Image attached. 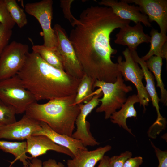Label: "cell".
<instances>
[{"label": "cell", "mask_w": 167, "mask_h": 167, "mask_svg": "<svg viewBox=\"0 0 167 167\" xmlns=\"http://www.w3.org/2000/svg\"><path fill=\"white\" fill-rule=\"evenodd\" d=\"M130 22L109 7L92 6L82 11L72 26L69 39L84 74L95 82L114 83L121 75L118 63L111 60L117 51L110 45V35Z\"/></svg>", "instance_id": "1"}, {"label": "cell", "mask_w": 167, "mask_h": 167, "mask_svg": "<svg viewBox=\"0 0 167 167\" xmlns=\"http://www.w3.org/2000/svg\"><path fill=\"white\" fill-rule=\"evenodd\" d=\"M17 75L36 101L76 95L81 80L49 65L33 51L28 53Z\"/></svg>", "instance_id": "2"}, {"label": "cell", "mask_w": 167, "mask_h": 167, "mask_svg": "<svg viewBox=\"0 0 167 167\" xmlns=\"http://www.w3.org/2000/svg\"><path fill=\"white\" fill-rule=\"evenodd\" d=\"M76 95L50 100L43 104L36 102L28 106L25 114L45 123L58 133L71 137L80 111L79 105L75 104Z\"/></svg>", "instance_id": "3"}, {"label": "cell", "mask_w": 167, "mask_h": 167, "mask_svg": "<svg viewBox=\"0 0 167 167\" xmlns=\"http://www.w3.org/2000/svg\"><path fill=\"white\" fill-rule=\"evenodd\" d=\"M121 75H119L114 83L97 80L94 83L93 89L98 88L101 89L103 97L99 101L101 104L96 110L97 113H105V118H109L111 115L119 109L126 102L127 94L132 91L130 85L124 83Z\"/></svg>", "instance_id": "4"}, {"label": "cell", "mask_w": 167, "mask_h": 167, "mask_svg": "<svg viewBox=\"0 0 167 167\" xmlns=\"http://www.w3.org/2000/svg\"><path fill=\"white\" fill-rule=\"evenodd\" d=\"M0 99L13 107L16 114L25 113L30 105L37 101L17 75L0 81Z\"/></svg>", "instance_id": "5"}, {"label": "cell", "mask_w": 167, "mask_h": 167, "mask_svg": "<svg viewBox=\"0 0 167 167\" xmlns=\"http://www.w3.org/2000/svg\"><path fill=\"white\" fill-rule=\"evenodd\" d=\"M53 1L42 0L38 2L26 3L25 11L34 17L39 23L42 30L41 35L43 37L45 46L55 50L57 38L54 30L51 27L53 19Z\"/></svg>", "instance_id": "6"}, {"label": "cell", "mask_w": 167, "mask_h": 167, "mask_svg": "<svg viewBox=\"0 0 167 167\" xmlns=\"http://www.w3.org/2000/svg\"><path fill=\"white\" fill-rule=\"evenodd\" d=\"M53 29L57 41L54 51L62 64L64 71L71 76L81 79L84 73L65 30L58 24H55Z\"/></svg>", "instance_id": "7"}, {"label": "cell", "mask_w": 167, "mask_h": 167, "mask_svg": "<svg viewBox=\"0 0 167 167\" xmlns=\"http://www.w3.org/2000/svg\"><path fill=\"white\" fill-rule=\"evenodd\" d=\"M122 54L125 61H122V57L121 56H118L117 59L119 71L124 81H130L135 86L140 105L143 106V112H145L146 110V106L148 105L149 102L151 100L142 82V80L144 78V73L138 64L134 60L131 51L128 48L123 51Z\"/></svg>", "instance_id": "8"}, {"label": "cell", "mask_w": 167, "mask_h": 167, "mask_svg": "<svg viewBox=\"0 0 167 167\" xmlns=\"http://www.w3.org/2000/svg\"><path fill=\"white\" fill-rule=\"evenodd\" d=\"M29 50L26 44L16 41L9 43L0 56V81L17 75L24 66Z\"/></svg>", "instance_id": "9"}, {"label": "cell", "mask_w": 167, "mask_h": 167, "mask_svg": "<svg viewBox=\"0 0 167 167\" xmlns=\"http://www.w3.org/2000/svg\"><path fill=\"white\" fill-rule=\"evenodd\" d=\"M102 96L103 93L101 89L98 88L90 101L84 104L79 105L80 111L75 120L76 130L73 133L71 137L80 140L86 147H93L100 144L91 133L89 124L86 119L88 115L99 104L100 102L99 99Z\"/></svg>", "instance_id": "10"}, {"label": "cell", "mask_w": 167, "mask_h": 167, "mask_svg": "<svg viewBox=\"0 0 167 167\" xmlns=\"http://www.w3.org/2000/svg\"><path fill=\"white\" fill-rule=\"evenodd\" d=\"M41 129L40 122L25 114L14 123L0 126V139L26 140Z\"/></svg>", "instance_id": "11"}, {"label": "cell", "mask_w": 167, "mask_h": 167, "mask_svg": "<svg viewBox=\"0 0 167 167\" xmlns=\"http://www.w3.org/2000/svg\"><path fill=\"white\" fill-rule=\"evenodd\" d=\"M127 3L138 5L140 12L146 15L149 21L156 22L161 32L166 34L167 31V0H124Z\"/></svg>", "instance_id": "12"}, {"label": "cell", "mask_w": 167, "mask_h": 167, "mask_svg": "<svg viewBox=\"0 0 167 167\" xmlns=\"http://www.w3.org/2000/svg\"><path fill=\"white\" fill-rule=\"evenodd\" d=\"M100 5L109 7L113 13L120 18L132 21L135 23H143L145 26L151 27V24L148 16L140 12L139 6L130 5L124 0H102L99 2Z\"/></svg>", "instance_id": "13"}, {"label": "cell", "mask_w": 167, "mask_h": 167, "mask_svg": "<svg viewBox=\"0 0 167 167\" xmlns=\"http://www.w3.org/2000/svg\"><path fill=\"white\" fill-rule=\"evenodd\" d=\"M114 42L117 44L127 46L131 51L136 50L138 46L143 43H150V37L144 33L141 23L134 26L129 24L120 28L115 36Z\"/></svg>", "instance_id": "14"}, {"label": "cell", "mask_w": 167, "mask_h": 167, "mask_svg": "<svg viewBox=\"0 0 167 167\" xmlns=\"http://www.w3.org/2000/svg\"><path fill=\"white\" fill-rule=\"evenodd\" d=\"M26 142L27 153L31 156V159L45 154L49 150L65 154L72 158L74 157L73 155L68 149L56 144L45 135L31 136L26 139Z\"/></svg>", "instance_id": "15"}, {"label": "cell", "mask_w": 167, "mask_h": 167, "mask_svg": "<svg viewBox=\"0 0 167 167\" xmlns=\"http://www.w3.org/2000/svg\"><path fill=\"white\" fill-rule=\"evenodd\" d=\"M130 51L135 61L140 66L143 70L146 82L145 87L146 91L157 113V119L152 125L159 127L164 126L166 124V120L165 119L161 116L160 112L159 104L160 99L156 90L154 76L147 67L146 62L138 56L136 50Z\"/></svg>", "instance_id": "16"}, {"label": "cell", "mask_w": 167, "mask_h": 167, "mask_svg": "<svg viewBox=\"0 0 167 167\" xmlns=\"http://www.w3.org/2000/svg\"><path fill=\"white\" fill-rule=\"evenodd\" d=\"M40 125L41 130L33 135H43L47 136L56 144L68 149L74 157L81 151L88 150L80 140L56 132L44 122H40Z\"/></svg>", "instance_id": "17"}, {"label": "cell", "mask_w": 167, "mask_h": 167, "mask_svg": "<svg viewBox=\"0 0 167 167\" xmlns=\"http://www.w3.org/2000/svg\"><path fill=\"white\" fill-rule=\"evenodd\" d=\"M112 148L110 145L92 150L81 151L78 155L67 160V167H94L105 153Z\"/></svg>", "instance_id": "18"}, {"label": "cell", "mask_w": 167, "mask_h": 167, "mask_svg": "<svg viewBox=\"0 0 167 167\" xmlns=\"http://www.w3.org/2000/svg\"><path fill=\"white\" fill-rule=\"evenodd\" d=\"M139 102L137 95L135 94L130 96L120 109L113 113L109 118L113 123L118 124L134 136V135L132 134L131 130L127 125L126 121L129 118L137 117V113L134 105Z\"/></svg>", "instance_id": "19"}, {"label": "cell", "mask_w": 167, "mask_h": 167, "mask_svg": "<svg viewBox=\"0 0 167 167\" xmlns=\"http://www.w3.org/2000/svg\"><path fill=\"white\" fill-rule=\"evenodd\" d=\"M150 48L147 54L141 58L145 61L153 56L167 59V36L166 34L152 29L150 32Z\"/></svg>", "instance_id": "20"}, {"label": "cell", "mask_w": 167, "mask_h": 167, "mask_svg": "<svg viewBox=\"0 0 167 167\" xmlns=\"http://www.w3.org/2000/svg\"><path fill=\"white\" fill-rule=\"evenodd\" d=\"M0 149L13 155L15 157L14 161L19 160L22 162L23 166L27 165L29 162L28 159H31V157L26 155V141L10 142L0 140Z\"/></svg>", "instance_id": "21"}, {"label": "cell", "mask_w": 167, "mask_h": 167, "mask_svg": "<svg viewBox=\"0 0 167 167\" xmlns=\"http://www.w3.org/2000/svg\"><path fill=\"white\" fill-rule=\"evenodd\" d=\"M162 58L160 57L153 56L146 61V64L149 70L152 72L156 81V87L159 88L161 92L160 102L167 105V91L161 79V73Z\"/></svg>", "instance_id": "22"}, {"label": "cell", "mask_w": 167, "mask_h": 167, "mask_svg": "<svg viewBox=\"0 0 167 167\" xmlns=\"http://www.w3.org/2000/svg\"><path fill=\"white\" fill-rule=\"evenodd\" d=\"M94 83L92 79L84 74L77 89L75 104L79 105L83 103L85 104L92 99L97 92V90L93 91Z\"/></svg>", "instance_id": "23"}, {"label": "cell", "mask_w": 167, "mask_h": 167, "mask_svg": "<svg viewBox=\"0 0 167 167\" xmlns=\"http://www.w3.org/2000/svg\"><path fill=\"white\" fill-rule=\"evenodd\" d=\"M32 51L38 54L46 63L58 69L64 70L62 64L55 51L43 45H34Z\"/></svg>", "instance_id": "24"}, {"label": "cell", "mask_w": 167, "mask_h": 167, "mask_svg": "<svg viewBox=\"0 0 167 167\" xmlns=\"http://www.w3.org/2000/svg\"><path fill=\"white\" fill-rule=\"evenodd\" d=\"M10 14L15 24L22 28L28 23L24 11L18 4L15 0H4Z\"/></svg>", "instance_id": "25"}, {"label": "cell", "mask_w": 167, "mask_h": 167, "mask_svg": "<svg viewBox=\"0 0 167 167\" xmlns=\"http://www.w3.org/2000/svg\"><path fill=\"white\" fill-rule=\"evenodd\" d=\"M16 112L12 106L0 99V124L2 125H10L16 121Z\"/></svg>", "instance_id": "26"}, {"label": "cell", "mask_w": 167, "mask_h": 167, "mask_svg": "<svg viewBox=\"0 0 167 167\" xmlns=\"http://www.w3.org/2000/svg\"><path fill=\"white\" fill-rule=\"evenodd\" d=\"M0 23L11 29L15 24L10 14L4 0H0Z\"/></svg>", "instance_id": "27"}, {"label": "cell", "mask_w": 167, "mask_h": 167, "mask_svg": "<svg viewBox=\"0 0 167 167\" xmlns=\"http://www.w3.org/2000/svg\"><path fill=\"white\" fill-rule=\"evenodd\" d=\"M12 34V29L7 28L0 23V56L9 44Z\"/></svg>", "instance_id": "28"}, {"label": "cell", "mask_w": 167, "mask_h": 167, "mask_svg": "<svg viewBox=\"0 0 167 167\" xmlns=\"http://www.w3.org/2000/svg\"><path fill=\"white\" fill-rule=\"evenodd\" d=\"M132 156L131 152L126 151L119 155L112 156L109 158L110 167H123L126 161Z\"/></svg>", "instance_id": "29"}, {"label": "cell", "mask_w": 167, "mask_h": 167, "mask_svg": "<svg viewBox=\"0 0 167 167\" xmlns=\"http://www.w3.org/2000/svg\"><path fill=\"white\" fill-rule=\"evenodd\" d=\"M74 1L73 0H60V6L62 8L64 17L70 23L72 26L76 21L71 11V5Z\"/></svg>", "instance_id": "30"}, {"label": "cell", "mask_w": 167, "mask_h": 167, "mask_svg": "<svg viewBox=\"0 0 167 167\" xmlns=\"http://www.w3.org/2000/svg\"><path fill=\"white\" fill-rule=\"evenodd\" d=\"M158 159L159 164L157 167H167V151H162L156 147L153 143L150 141Z\"/></svg>", "instance_id": "31"}, {"label": "cell", "mask_w": 167, "mask_h": 167, "mask_svg": "<svg viewBox=\"0 0 167 167\" xmlns=\"http://www.w3.org/2000/svg\"><path fill=\"white\" fill-rule=\"evenodd\" d=\"M143 162V158L141 156L131 157L125 162L123 167H139Z\"/></svg>", "instance_id": "32"}, {"label": "cell", "mask_w": 167, "mask_h": 167, "mask_svg": "<svg viewBox=\"0 0 167 167\" xmlns=\"http://www.w3.org/2000/svg\"><path fill=\"white\" fill-rule=\"evenodd\" d=\"M42 166L43 167H65L62 163L57 162L55 160L52 159L44 161L42 163Z\"/></svg>", "instance_id": "33"}, {"label": "cell", "mask_w": 167, "mask_h": 167, "mask_svg": "<svg viewBox=\"0 0 167 167\" xmlns=\"http://www.w3.org/2000/svg\"><path fill=\"white\" fill-rule=\"evenodd\" d=\"M23 167H43L42 162L37 158H33L27 165L23 166Z\"/></svg>", "instance_id": "34"}, {"label": "cell", "mask_w": 167, "mask_h": 167, "mask_svg": "<svg viewBox=\"0 0 167 167\" xmlns=\"http://www.w3.org/2000/svg\"><path fill=\"white\" fill-rule=\"evenodd\" d=\"M109 158V156L104 155L100 160L99 164L97 167H110Z\"/></svg>", "instance_id": "35"}, {"label": "cell", "mask_w": 167, "mask_h": 167, "mask_svg": "<svg viewBox=\"0 0 167 167\" xmlns=\"http://www.w3.org/2000/svg\"><path fill=\"white\" fill-rule=\"evenodd\" d=\"M9 167H15L13 166H10Z\"/></svg>", "instance_id": "36"}, {"label": "cell", "mask_w": 167, "mask_h": 167, "mask_svg": "<svg viewBox=\"0 0 167 167\" xmlns=\"http://www.w3.org/2000/svg\"><path fill=\"white\" fill-rule=\"evenodd\" d=\"M2 126V124H0V126Z\"/></svg>", "instance_id": "37"}]
</instances>
